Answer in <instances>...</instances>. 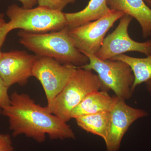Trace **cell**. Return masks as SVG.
I'll return each mask as SVG.
<instances>
[{
  "label": "cell",
  "instance_id": "obj_1",
  "mask_svg": "<svg viewBox=\"0 0 151 151\" xmlns=\"http://www.w3.org/2000/svg\"><path fill=\"white\" fill-rule=\"evenodd\" d=\"M2 114L8 118L9 129L14 137L24 134L39 143L44 142L46 134L52 139L75 138L66 122L24 93H12L9 105L3 109Z\"/></svg>",
  "mask_w": 151,
  "mask_h": 151
},
{
  "label": "cell",
  "instance_id": "obj_2",
  "mask_svg": "<svg viewBox=\"0 0 151 151\" xmlns=\"http://www.w3.org/2000/svg\"><path fill=\"white\" fill-rule=\"evenodd\" d=\"M67 26L57 31L36 33L20 30V43L38 57H47L65 65L81 67L88 64V58L74 46Z\"/></svg>",
  "mask_w": 151,
  "mask_h": 151
},
{
  "label": "cell",
  "instance_id": "obj_3",
  "mask_svg": "<svg viewBox=\"0 0 151 151\" xmlns=\"http://www.w3.org/2000/svg\"><path fill=\"white\" fill-rule=\"evenodd\" d=\"M101 82L92 70L77 67L61 92L50 103L47 109L50 113L67 123L73 109L91 92L99 91Z\"/></svg>",
  "mask_w": 151,
  "mask_h": 151
},
{
  "label": "cell",
  "instance_id": "obj_4",
  "mask_svg": "<svg viewBox=\"0 0 151 151\" xmlns=\"http://www.w3.org/2000/svg\"><path fill=\"white\" fill-rule=\"evenodd\" d=\"M6 15L10 32L20 29L36 33L57 31L66 27L65 14L63 12L38 6L25 8L16 4L8 7Z\"/></svg>",
  "mask_w": 151,
  "mask_h": 151
},
{
  "label": "cell",
  "instance_id": "obj_5",
  "mask_svg": "<svg viewBox=\"0 0 151 151\" xmlns=\"http://www.w3.org/2000/svg\"><path fill=\"white\" fill-rule=\"evenodd\" d=\"M88 58V64L81 68L94 70L101 82V91L112 90L116 97L122 100H129L134 93V76L127 63L111 59L102 60L94 55L84 53Z\"/></svg>",
  "mask_w": 151,
  "mask_h": 151
},
{
  "label": "cell",
  "instance_id": "obj_6",
  "mask_svg": "<svg viewBox=\"0 0 151 151\" xmlns=\"http://www.w3.org/2000/svg\"><path fill=\"white\" fill-rule=\"evenodd\" d=\"M125 14L123 12L111 10L110 13L97 20L68 28L70 39L82 53L95 55L101 48L106 33Z\"/></svg>",
  "mask_w": 151,
  "mask_h": 151
},
{
  "label": "cell",
  "instance_id": "obj_7",
  "mask_svg": "<svg viewBox=\"0 0 151 151\" xmlns=\"http://www.w3.org/2000/svg\"><path fill=\"white\" fill-rule=\"evenodd\" d=\"M77 68L61 64L51 58H38L33 68L32 76L42 85L47 104L61 92Z\"/></svg>",
  "mask_w": 151,
  "mask_h": 151
},
{
  "label": "cell",
  "instance_id": "obj_8",
  "mask_svg": "<svg viewBox=\"0 0 151 151\" xmlns=\"http://www.w3.org/2000/svg\"><path fill=\"white\" fill-rule=\"evenodd\" d=\"M133 18L125 14L120 19L115 30L104 39L103 45L95 55L102 60L111 59L127 52H138L148 56L151 54V40L138 42L130 37L128 28Z\"/></svg>",
  "mask_w": 151,
  "mask_h": 151
},
{
  "label": "cell",
  "instance_id": "obj_9",
  "mask_svg": "<svg viewBox=\"0 0 151 151\" xmlns=\"http://www.w3.org/2000/svg\"><path fill=\"white\" fill-rule=\"evenodd\" d=\"M38 58L22 50L2 52L0 76L9 87L16 84L24 86L32 76L33 68Z\"/></svg>",
  "mask_w": 151,
  "mask_h": 151
},
{
  "label": "cell",
  "instance_id": "obj_10",
  "mask_svg": "<svg viewBox=\"0 0 151 151\" xmlns=\"http://www.w3.org/2000/svg\"><path fill=\"white\" fill-rule=\"evenodd\" d=\"M111 114L110 130L105 141L107 151H119L122 139L130 126L138 119L148 116L145 110L131 107L119 98Z\"/></svg>",
  "mask_w": 151,
  "mask_h": 151
},
{
  "label": "cell",
  "instance_id": "obj_11",
  "mask_svg": "<svg viewBox=\"0 0 151 151\" xmlns=\"http://www.w3.org/2000/svg\"><path fill=\"white\" fill-rule=\"evenodd\" d=\"M107 3L111 10L134 18L140 25L144 38L151 36V9L144 0H107Z\"/></svg>",
  "mask_w": 151,
  "mask_h": 151
},
{
  "label": "cell",
  "instance_id": "obj_12",
  "mask_svg": "<svg viewBox=\"0 0 151 151\" xmlns=\"http://www.w3.org/2000/svg\"><path fill=\"white\" fill-rule=\"evenodd\" d=\"M118 99L116 96L111 97L105 91L91 92L72 111L71 118L75 119L79 116L101 112H111Z\"/></svg>",
  "mask_w": 151,
  "mask_h": 151
},
{
  "label": "cell",
  "instance_id": "obj_13",
  "mask_svg": "<svg viewBox=\"0 0 151 151\" xmlns=\"http://www.w3.org/2000/svg\"><path fill=\"white\" fill-rule=\"evenodd\" d=\"M107 0H90L82 10L65 13L66 26L72 29L90 22L97 20L111 12Z\"/></svg>",
  "mask_w": 151,
  "mask_h": 151
},
{
  "label": "cell",
  "instance_id": "obj_14",
  "mask_svg": "<svg viewBox=\"0 0 151 151\" xmlns=\"http://www.w3.org/2000/svg\"><path fill=\"white\" fill-rule=\"evenodd\" d=\"M75 119L77 125L81 129L99 136L105 141L110 130L111 112H101L84 115Z\"/></svg>",
  "mask_w": 151,
  "mask_h": 151
},
{
  "label": "cell",
  "instance_id": "obj_15",
  "mask_svg": "<svg viewBox=\"0 0 151 151\" xmlns=\"http://www.w3.org/2000/svg\"><path fill=\"white\" fill-rule=\"evenodd\" d=\"M111 59L124 61L129 65L134 76L133 86L134 91L138 85L151 78V54L144 58L133 57L123 54Z\"/></svg>",
  "mask_w": 151,
  "mask_h": 151
},
{
  "label": "cell",
  "instance_id": "obj_16",
  "mask_svg": "<svg viewBox=\"0 0 151 151\" xmlns=\"http://www.w3.org/2000/svg\"><path fill=\"white\" fill-rule=\"evenodd\" d=\"M76 1V0H38L37 4L38 6L62 12L68 5L75 3Z\"/></svg>",
  "mask_w": 151,
  "mask_h": 151
},
{
  "label": "cell",
  "instance_id": "obj_17",
  "mask_svg": "<svg viewBox=\"0 0 151 151\" xmlns=\"http://www.w3.org/2000/svg\"><path fill=\"white\" fill-rule=\"evenodd\" d=\"M9 88L0 76V114L2 113L3 109L10 103V96L8 92Z\"/></svg>",
  "mask_w": 151,
  "mask_h": 151
},
{
  "label": "cell",
  "instance_id": "obj_18",
  "mask_svg": "<svg viewBox=\"0 0 151 151\" xmlns=\"http://www.w3.org/2000/svg\"><path fill=\"white\" fill-rule=\"evenodd\" d=\"M10 32L8 27L7 22L5 20L4 15L0 13V49L4 44L7 36Z\"/></svg>",
  "mask_w": 151,
  "mask_h": 151
},
{
  "label": "cell",
  "instance_id": "obj_19",
  "mask_svg": "<svg viewBox=\"0 0 151 151\" xmlns=\"http://www.w3.org/2000/svg\"><path fill=\"white\" fill-rule=\"evenodd\" d=\"M0 151H14L11 136L8 134H0Z\"/></svg>",
  "mask_w": 151,
  "mask_h": 151
},
{
  "label": "cell",
  "instance_id": "obj_20",
  "mask_svg": "<svg viewBox=\"0 0 151 151\" xmlns=\"http://www.w3.org/2000/svg\"><path fill=\"white\" fill-rule=\"evenodd\" d=\"M22 4V6L27 9L32 8L37 4L38 0H17Z\"/></svg>",
  "mask_w": 151,
  "mask_h": 151
},
{
  "label": "cell",
  "instance_id": "obj_21",
  "mask_svg": "<svg viewBox=\"0 0 151 151\" xmlns=\"http://www.w3.org/2000/svg\"><path fill=\"white\" fill-rule=\"evenodd\" d=\"M145 83L146 89L149 92L151 99V78L145 82Z\"/></svg>",
  "mask_w": 151,
  "mask_h": 151
},
{
  "label": "cell",
  "instance_id": "obj_22",
  "mask_svg": "<svg viewBox=\"0 0 151 151\" xmlns=\"http://www.w3.org/2000/svg\"><path fill=\"white\" fill-rule=\"evenodd\" d=\"M144 1L149 6H151V0H144Z\"/></svg>",
  "mask_w": 151,
  "mask_h": 151
},
{
  "label": "cell",
  "instance_id": "obj_23",
  "mask_svg": "<svg viewBox=\"0 0 151 151\" xmlns=\"http://www.w3.org/2000/svg\"><path fill=\"white\" fill-rule=\"evenodd\" d=\"M2 52L1 51V49H0V58H1V55Z\"/></svg>",
  "mask_w": 151,
  "mask_h": 151
},
{
  "label": "cell",
  "instance_id": "obj_24",
  "mask_svg": "<svg viewBox=\"0 0 151 151\" xmlns=\"http://www.w3.org/2000/svg\"></svg>",
  "mask_w": 151,
  "mask_h": 151
}]
</instances>
